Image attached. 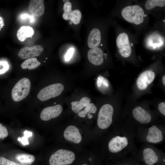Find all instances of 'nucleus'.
Returning a JSON list of instances; mask_svg holds the SVG:
<instances>
[{
    "instance_id": "27",
    "label": "nucleus",
    "mask_w": 165,
    "mask_h": 165,
    "mask_svg": "<svg viewBox=\"0 0 165 165\" xmlns=\"http://www.w3.org/2000/svg\"><path fill=\"white\" fill-rule=\"evenodd\" d=\"M24 136L22 137L21 138H19L18 140L20 141L21 143L24 145H28L29 144V142L28 138V137L32 136V132L27 130H25L24 132Z\"/></svg>"
},
{
    "instance_id": "19",
    "label": "nucleus",
    "mask_w": 165,
    "mask_h": 165,
    "mask_svg": "<svg viewBox=\"0 0 165 165\" xmlns=\"http://www.w3.org/2000/svg\"><path fill=\"white\" fill-rule=\"evenodd\" d=\"M143 154L144 161L148 165H153L158 161L157 156L152 148H145L143 150Z\"/></svg>"
},
{
    "instance_id": "17",
    "label": "nucleus",
    "mask_w": 165,
    "mask_h": 165,
    "mask_svg": "<svg viewBox=\"0 0 165 165\" xmlns=\"http://www.w3.org/2000/svg\"><path fill=\"white\" fill-rule=\"evenodd\" d=\"M146 138L147 141L150 142L160 141L163 139L162 131L156 126H153L149 128Z\"/></svg>"
},
{
    "instance_id": "16",
    "label": "nucleus",
    "mask_w": 165,
    "mask_h": 165,
    "mask_svg": "<svg viewBox=\"0 0 165 165\" xmlns=\"http://www.w3.org/2000/svg\"><path fill=\"white\" fill-rule=\"evenodd\" d=\"M146 46L149 48H159L164 43V39L160 34L154 33L150 35L146 40Z\"/></svg>"
},
{
    "instance_id": "21",
    "label": "nucleus",
    "mask_w": 165,
    "mask_h": 165,
    "mask_svg": "<svg viewBox=\"0 0 165 165\" xmlns=\"http://www.w3.org/2000/svg\"><path fill=\"white\" fill-rule=\"evenodd\" d=\"M15 158L22 165H31L35 160L34 156L24 153L17 154L16 155Z\"/></svg>"
},
{
    "instance_id": "9",
    "label": "nucleus",
    "mask_w": 165,
    "mask_h": 165,
    "mask_svg": "<svg viewBox=\"0 0 165 165\" xmlns=\"http://www.w3.org/2000/svg\"><path fill=\"white\" fill-rule=\"evenodd\" d=\"M128 145V140L126 137L116 136L112 138L109 141L108 148L111 152L117 153L121 151Z\"/></svg>"
},
{
    "instance_id": "10",
    "label": "nucleus",
    "mask_w": 165,
    "mask_h": 165,
    "mask_svg": "<svg viewBox=\"0 0 165 165\" xmlns=\"http://www.w3.org/2000/svg\"><path fill=\"white\" fill-rule=\"evenodd\" d=\"M155 76V73L152 71L147 70L143 72L137 79V85L138 87L142 90L145 89L153 81Z\"/></svg>"
},
{
    "instance_id": "15",
    "label": "nucleus",
    "mask_w": 165,
    "mask_h": 165,
    "mask_svg": "<svg viewBox=\"0 0 165 165\" xmlns=\"http://www.w3.org/2000/svg\"><path fill=\"white\" fill-rule=\"evenodd\" d=\"M101 34L99 29L97 28L93 29L89 33L87 44L90 48L97 47L101 42Z\"/></svg>"
},
{
    "instance_id": "1",
    "label": "nucleus",
    "mask_w": 165,
    "mask_h": 165,
    "mask_svg": "<svg viewBox=\"0 0 165 165\" xmlns=\"http://www.w3.org/2000/svg\"><path fill=\"white\" fill-rule=\"evenodd\" d=\"M121 14L126 21L136 25L143 22L145 15L143 9L138 5L126 7L122 9Z\"/></svg>"
},
{
    "instance_id": "14",
    "label": "nucleus",
    "mask_w": 165,
    "mask_h": 165,
    "mask_svg": "<svg viewBox=\"0 0 165 165\" xmlns=\"http://www.w3.org/2000/svg\"><path fill=\"white\" fill-rule=\"evenodd\" d=\"M132 114L134 118L137 121L142 124L150 122L151 116L150 114L140 107H137L133 109Z\"/></svg>"
},
{
    "instance_id": "2",
    "label": "nucleus",
    "mask_w": 165,
    "mask_h": 165,
    "mask_svg": "<svg viewBox=\"0 0 165 165\" xmlns=\"http://www.w3.org/2000/svg\"><path fill=\"white\" fill-rule=\"evenodd\" d=\"M75 158V154L72 151L61 149L51 155L49 162L50 165H68L72 163Z\"/></svg>"
},
{
    "instance_id": "22",
    "label": "nucleus",
    "mask_w": 165,
    "mask_h": 165,
    "mask_svg": "<svg viewBox=\"0 0 165 165\" xmlns=\"http://www.w3.org/2000/svg\"><path fill=\"white\" fill-rule=\"evenodd\" d=\"M84 109L79 112L78 113V116L82 118L85 117L86 115L87 114L89 119H91L93 117L91 113H96L97 108L95 105L93 103H90L87 105L85 107Z\"/></svg>"
},
{
    "instance_id": "30",
    "label": "nucleus",
    "mask_w": 165,
    "mask_h": 165,
    "mask_svg": "<svg viewBox=\"0 0 165 165\" xmlns=\"http://www.w3.org/2000/svg\"><path fill=\"white\" fill-rule=\"evenodd\" d=\"M9 65L6 61H0V74L5 72L9 68Z\"/></svg>"
},
{
    "instance_id": "20",
    "label": "nucleus",
    "mask_w": 165,
    "mask_h": 165,
    "mask_svg": "<svg viewBox=\"0 0 165 165\" xmlns=\"http://www.w3.org/2000/svg\"><path fill=\"white\" fill-rule=\"evenodd\" d=\"M90 102V99L87 97L82 98L79 101H73L71 103L72 111L77 113Z\"/></svg>"
},
{
    "instance_id": "6",
    "label": "nucleus",
    "mask_w": 165,
    "mask_h": 165,
    "mask_svg": "<svg viewBox=\"0 0 165 165\" xmlns=\"http://www.w3.org/2000/svg\"><path fill=\"white\" fill-rule=\"evenodd\" d=\"M116 44L119 53L123 57H127L131 53V49L129 37L125 33L120 34L116 39Z\"/></svg>"
},
{
    "instance_id": "5",
    "label": "nucleus",
    "mask_w": 165,
    "mask_h": 165,
    "mask_svg": "<svg viewBox=\"0 0 165 165\" xmlns=\"http://www.w3.org/2000/svg\"><path fill=\"white\" fill-rule=\"evenodd\" d=\"M64 90V86L61 83L50 85L42 89L38 94L37 97L41 101H45L60 95Z\"/></svg>"
},
{
    "instance_id": "23",
    "label": "nucleus",
    "mask_w": 165,
    "mask_h": 165,
    "mask_svg": "<svg viewBox=\"0 0 165 165\" xmlns=\"http://www.w3.org/2000/svg\"><path fill=\"white\" fill-rule=\"evenodd\" d=\"M40 64L37 59L35 57L26 59L21 64V67L23 69L32 70L38 67Z\"/></svg>"
},
{
    "instance_id": "33",
    "label": "nucleus",
    "mask_w": 165,
    "mask_h": 165,
    "mask_svg": "<svg viewBox=\"0 0 165 165\" xmlns=\"http://www.w3.org/2000/svg\"><path fill=\"white\" fill-rule=\"evenodd\" d=\"M104 78L101 75L98 76L97 79V84L98 87H100L102 85Z\"/></svg>"
},
{
    "instance_id": "11",
    "label": "nucleus",
    "mask_w": 165,
    "mask_h": 165,
    "mask_svg": "<svg viewBox=\"0 0 165 165\" xmlns=\"http://www.w3.org/2000/svg\"><path fill=\"white\" fill-rule=\"evenodd\" d=\"M64 136L66 140L75 144L80 143L82 138L78 129L73 125L67 127L64 130Z\"/></svg>"
},
{
    "instance_id": "24",
    "label": "nucleus",
    "mask_w": 165,
    "mask_h": 165,
    "mask_svg": "<svg viewBox=\"0 0 165 165\" xmlns=\"http://www.w3.org/2000/svg\"><path fill=\"white\" fill-rule=\"evenodd\" d=\"M165 5L164 0H148L145 2V6L148 10H151L156 6L163 7Z\"/></svg>"
},
{
    "instance_id": "28",
    "label": "nucleus",
    "mask_w": 165,
    "mask_h": 165,
    "mask_svg": "<svg viewBox=\"0 0 165 165\" xmlns=\"http://www.w3.org/2000/svg\"><path fill=\"white\" fill-rule=\"evenodd\" d=\"M0 165H22L20 163L10 161L5 157H0Z\"/></svg>"
},
{
    "instance_id": "25",
    "label": "nucleus",
    "mask_w": 165,
    "mask_h": 165,
    "mask_svg": "<svg viewBox=\"0 0 165 165\" xmlns=\"http://www.w3.org/2000/svg\"><path fill=\"white\" fill-rule=\"evenodd\" d=\"M82 17V13L79 9L72 10L70 15L69 20L75 24L79 23Z\"/></svg>"
},
{
    "instance_id": "7",
    "label": "nucleus",
    "mask_w": 165,
    "mask_h": 165,
    "mask_svg": "<svg viewBox=\"0 0 165 165\" xmlns=\"http://www.w3.org/2000/svg\"><path fill=\"white\" fill-rule=\"evenodd\" d=\"M43 50V47L40 45L31 47H24L21 49L18 53V57L23 59L35 58L39 56Z\"/></svg>"
},
{
    "instance_id": "37",
    "label": "nucleus",
    "mask_w": 165,
    "mask_h": 165,
    "mask_svg": "<svg viewBox=\"0 0 165 165\" xmlns=\"http://www.w3.org/2000/svg\"><path fill=\"white\" fill-rule=\"evenodd\" d=\"M131 45L132 46H133V44L132 43H131Z\"/></svg>"
},
{
    "instance_id": "13",
    "label": "nucleus",
    "mask_w": 165,
    "mask_h": 165,
    "mask_svg": "<svg viewBox=\"0 0 165 165\" xmlns=\"http://www.w3.org/2000/svg\"><path fill=\"white\" fill-rule=\"evenodd\" d=\"M28 9L33 16L37 17L42 16L45 11L44 0H31L29 4Z\"/></svg>"
},
{
    "instance_id": "36",
    "label": "nucleus",
    "mask_w": 165,
    "mask_h": 165,
    "mask_svg": "<svg viewBox=\"0 0 165 165\" xmlns=\"http://www.w3.org/2000/svg\"><path fill=\"white\" fill-rule=\"evenodd\" d=\"M69 0H63V1L64 2H65V3H66V2H69Z\"/></svg>"
},
{
    "instance_id": "38",
    "label": "nucleus",
    "mask_w": 165,
    "mask_h": 165,
    "mask_svg": "<svg viewBox=\"0 0 165 165\" xmlns=\"http://www.w3.org/2000/svg\"><path fill=\"white\" fill-rule=\"evenodd\" d=\"M82 165H87V164H83Z\"/></svg>"
},
{
    "instance_id": "41",
    "label": "nucleus",
    "mask_w": 165,
    "mask_h": 165,
    "mask_svg": "<svg viewBox=\"0 0 165 165\" xmlns=\"http://www.w3.org/2000/svg\"><path fill=\"white\" fill-rule=\"evenodd\" d=\"M44 62H46V61H44Z\"/></svg>"
},
{
    "instance_id": "18",
    "label": "nucleus",
    "mask_w": 165,
    "mask_h": 165,
    "mask_svg": "<svg viewBox=\"0 0 165 165\" xmlns=\"http://www.w3.org/2000/svg\"><path fill=\"white\" fill-rule=\"evenodd\" d=\"M34 34L33 28L31 27L24 26L21 27L18 30L16 36L18 39L24 42L27 38L31 37Z\"/></svg>"
},
{
    "instance_id": "43",
    "label": "nucleus",
    "mask_w": 165,
    "mask_h": 165,
    "mask_svg": "<svg viewBox=\"0 0 165 165\" xmlns=\"http://www.w3.org/2000/svg\"><path fill=\"white\" fill-rule=\"evenodd\" d=\"M128 165V164H127V165Z\"/></svg>"
},
{
    "instance_id": "3",
    "label": "nucleus",
    "mask_w": 165,
    "mask_h": 165,
    "mask_svg": "<svg viewBox=\"0 0 165 165\" xmlns=\"http://www.w3.org/2000/svg\"><path fill=\"white\" fill-rule=\"evenodd\" d=\"M30 80L26 78L20 80L13 88L11 93L13 100L18 102L26 98L29 94L31 88Z\"/></svg>"
},
{
    "instance_id": "29",
    "label": "nucleus",
    "mask_w": 165,
    "mask_h": 165,
    "mask_svg": "<svg viewBox=\"0 0 165 165\" xmlns=\"http://www.w3.org/2000/svg\"><path fill=\"white\" fill-rule=\"evenodd\" d=\"M8 133L6 127L0 123V139H3L6 137Z\"/></svg>"
},
{
    "instance_id": "35",
    "label": "nucleus",
    "mask_w": 165,
    "mask_h": 165,
    "mask_svg": "<svg viewBox=\"0 0 165 165\" xmlns=\"http://www.w3.org/2000/svg\"><path fill=\"white\" fill-rule=\"evenodd\" d=\"M162 81L164 86H165V75H164L162 78Z\"/></svg>"
},
{
    "instance_id": "32",
    "label": "nucleus",
    "mask_w": 165,
    "mask_h": 165,
    "mask_svg": "<svg viewBox=\"0 0 165 165\" xmlns=\"http://www.w3.org/2000/svg\"><path fill=\"white\" fill-rule=\"evenodd\" d=\"M158 108L160 113L165 116V102H163L160 103L158 105Z\"/></svg>"
},
{
    "instance_id": "12",
    "label": "nucleus",
    "mask_w": 165,
    "mask_h": 165,
    "mask_svg": "<svg viewBox=\"0 0 165 165\" xmlns=\"http://www.w3.org/2000/svg\"><path fill=\"white\" fill-rule=\"evenodd\" d=\"M103 53L99 47L91 49L88 51L87 57L89 61L95 65H100L103 62Z\"/></svg>"
},
{
    "instance_id": "4",
    "label": "nucleus",
    "mask_w": 165,
    "mask_h": 165,
    "mask_svg": "<svg viewBox=\"0 0 165 165\" xmlns=\"http://www.w3.org/2000/svg\"><path fill=\"white\" fill-rule=\"evenodd\" d=\"M112 106L106 104L101 108L98 114L97 123L98 127L102 129L108 127L112 123L113 113Z\"/></svg>"
},
{
    "instance_id": "42",
    "label": "nucleus",
    "mask_w": 165,
    "mask_h": 165,
    "mask_svg": "<svg viewBox=\"0 0 165 165\" xmlns=\"http://www.w3.org/2000/svg\"><path fill=\"white\" fill-rule=\"evenodd\" d=\"M47 59V57L46 58V59Z\"/></svg>"
},
{
    "instance_id": "39",
    "label": "nucleus",
    "mask_w": 165,
    "mask_h": 165,
    "mask_svg": "<svg viewBox=\"0 0 165 165\" xmlns=\"http://www.w3.org/2000/svg\"><path fill=\"white\" fill-rule=\"evenodd\" d=\"M163 161L165 162V159H164V160H163Z\"/></svg>"
},
{
    "instance_id": "26",
    "label": "nucleus",
    "mask_w": 165,
    "mask_h": 165,
    "mask_svg": "<svg viewBox=\"0 0 165 165\" xmlns=\"http://www.w3.org/2000/svg\"><path fill=\"white\" fill-rule=\"evenodd\" d=\"M72 4L69 2L65 3L64 4L63 6L64 13L62 15L63 18L64 20H69L70 15L72 11Z\"/></svg>"
},
{
    "instance_id": "31",
    "label": "nucleus",
    "mask_w": 165,
    "mask_h": 165,
    "mask_svg": "<svg viewBox=\"0 0 165 165\" xmlns=\"http://www.w3.org/2000/svg\"><path fill=\"white\" fill-rule=\"evenodd\" d=\"M74 52V49L72 48L69 49L66 53L65 59L66 61H68L70 60L72 58Z\"/></svg>"
},
{
    "instance_id": "8",
    "label": "nucleus",
    "mask_w": 165,
    "mask_h": 165,
    "mask_svg": "<svg viewBox=\"0 0 165 165\" xmlns=\"http://www.w3.org/2000/svg\"><path fill=\"white\" fill-rule=\"evenodd\" d=\"M63 108L59 104L45 108L42 111L40 117L44 121H48L58 116L62 112Z\"/></svg>"
},
{
    "instance_id": "34",
    "label": "nucleus",
    "mask_w": 165,
    "mask_h": 165,
    "mask_svg": "<svg viewBox=\"0 0 165 165\" xmlns=\"http://www.w3.org/2000/svg\"><path fill=\"white\" fill-rule=\"evenodd\" d=\"M31 16L26 14H24L21 15V18L22 19H25L27 18H30L31 19L30 22L32 23L34 21L33 17L32 16Z\"/></svg>"
},
{
    "instance_id": "40",
    "label": "nucleus",
    "mask_w": 165,
    "mask_h": 165,
    "mask_svg": "<svg viewBox=\"0 0 165 165\" xmlns=\"http://www.w3.org/2000/svg\"><path fill=\"white\" fill-rule=\"evenodd\" d=\"M101 46H102V44H101Z\"/></svg>"
}]
</instances>
